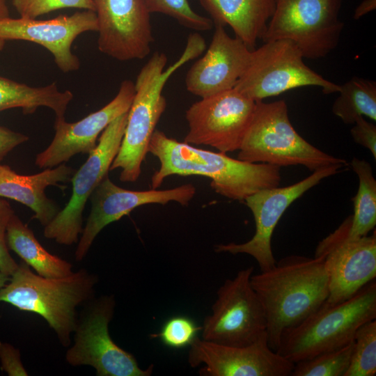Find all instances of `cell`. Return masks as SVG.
I'll use <instances>...</instances> for the list:
<instances>
[{
  "instance_id": "obj_12",
  "label": "cell",
  "mask_w": 376,
  "mask_h": 376,
  "mask_svg": "<svg viewBox=\"0 0 376 376\" xmlns=\"http://www.w3.org/2000/svg\"><path fill=\"white\" fill-rule=\"evenodd\" d=\"M255 106L234 88L201 98L186 111L189 130L184 142L224 153L239 150Z\"/></svg>"
},
{
  "instance_id": "obj_28",
  "label": "cell",
  "mask_w": 376,
  "mask_h": 376,
  "mask_svg": "<svg viewBox=\"0 0 376 376\" xmlns=\"http://www.w3.org/2000/svg\"><path fill=\"white\" fill-rule=\"evenodd\" d=\"M376 375V320L369 321L357 331L349 367L344 376Z\"/></svg>"
},
{
  "instance_id": "obj_39",
  "label": "cell",
  "mask_w": 376,
  "mask_h": 376,
  "mask_svg": "<svg viewBox=\"0 0 376 376\" xmlns=\"http://www.w3.org/2000/svg\"><path fill=\"white\" fill-rule=\"evenodd\" d=\"M5 44H6V40L0 38V51H1L3 49Z\"/></svg>"
},
{
  "instance_id": "obj_38",
  "label": "cell",
  "mask_w": 376,
  "mask_h": 376,
  "mask_svg": "<svg viewBox=\"0 0 376 376\" xmlns=\"http://www.w3.org/2000/svg\"><path fill=\"white\" fill-rule=\"evenodd\" d=\"M9 280V276L0 272V288L4 286Z\"/></svg>"
},
{
  "instance_id": "obj_30",
  "label": "cell",
  "mask_w": 376,
  "mask_h": 376,
  "mask_svg": "<svg viewBox=\"0 0 376 376\" xmlns=\"http://www.w3.org/2000/svg\"><path fill=\"white\" fill-rule=\"evenodd\" d=\"M201 329L192 318L175 315L168 319L159 332L150 334V338L159 339L170 348L182 349L191 345Z\"/></svg>"
},
{
  "instance_id": "obj_8",
  "label": "cell",
  "mask_w": 376,
  "mask_h": 376,
  "mask_svg": "<svg viewBox=\"0 0 376 376\" xmlns=\"http://www.w3.org/2000/svg\"><path fill=\"white\" fill-rule=\"evenodd\" d=\"M343 0H277L261 40H288L304 58L327 56L338 45L344 24L339 19Z\"/></svg>"
},
{
  "instance_id": "obj_27",
  "label": "cell",
  "mask_w": 376,
  "mask_h": 376,
  "mask_svg": "<svg viewBox=\"0 0 376 376\" xmlns=\"http://www.w3.org/2000/svg\"><path fill=\"white\" fill-rule=\"evenodd\" d=\"M354 340L336 350L294 363L290 376H344L350 362Z\"/></svg>"
},
{
  "instance_id": "obj_10",
  "label": "cell",
  "mask_w": 376,
  "mask_h": 376,
  "mask_svg": "<svg viewBox=\"0 0 376 376\" xmlns=\"http://www.w3.org/2000/svg\"><path fill=\"white\" fill-rule=\"evenodd\" d=\"M125 113L113 120L101 133L96 147L73 174L72 195L63 210L44 228V236L58 244L70 246L77 242L82 232L83 212L92 193L108 175L119 150L127 124Z\"/></svg>"
},
{
  "instance_id": "obj_4",
  "label": "cell",
  "mask_w": 376,
  "mask_h": 376,
  "mask_svg": "<svg viewBox=\"0 0 376 376\" xmlns=\"http://www.w3.org/2000/svg\"><path fill=\"white\" fill-rule=\"evenodd\" d=\"M97 281L85 269L62 278H47L22 263L0 288V302L40 315L62 345L68 347L79 322L76 309L92 299Z\"/></svg>"
},
{
  "instance_id": "obj_19",
  "label": "cell",
  "mask_w": 376,
  "mask_h": 376,
  "mask_svg": "<svg viewBox=\"0 0 376 376\" xmlns=\"http://www.w3.org/2000/svg\"><path fill=\"white\" fill-rule=\"evenodd\" d=\"M135 93L134 83L124 80L116 95L105 106L75 123L56 118L55 134L43 151L36 157L40 169L54 168L73 156L89 154L97 146V138L116 118L128 112Z\"/></svg>"
},
{
  "instance_id": "obj_21",
  "label": "cell",
  "mask_w": 376,
  "mask_h": 376,
  "mask_svg": "<svg viewBox=\"0 0 376 376\" xmlns=\"http://www.w3.org/2000/svg\"><path fill=\"white\" fill-rule=\"evenodd\" d=\"M75 172L63 163L36 174L24 175L0 164V198L12 199L27 206L34 212L33 218L45 227L61 210L56 203L46 196L45 189L70 182Z\"/></svg>"
},
{
  "instance_id": "obj_25",
  "label": "cell",
  "mask_w": 376,
  "mask_h": 376,
  "mask_svg": "<svg viewBox=\"0 0 376 376\" xmlns=\"http://www.w3.org/2000/svg\"><path fill=\"white\" fill-rule=\"evenodd\" d=\"M351 167L359 178L354 202V214L347 219L346 237L357 239L375 229L376 225V180L369 162L354 157Z\"/></svg>"
},
{
  "instance_id": "obj_36",
  "label": "cell",
  "mask_w": 376,
  "mask_h": 376,
  "mask_svg": "<svg viewBox=\"0 0 376 376\" xmlns=\"http://www.w3.org/2000/svg\"><path fill=\"white\" fill-rule=\"evenodd\" d=\"M375 8L376 0H363L354 10V19H359Z\"/></svg>"
},
{
  "instance_id": "obj_17",
  "label": "cell",
  "mask_w": 376,
  "mask_h": 376,
  "mask_svg": "<svg viewBox=\"0 0 376 376\" xmlns=\"http://www.w3.org/2000/svg\"><path fill=\"white\" fill-rule=\"evenodd\" d=\"M196 191L191 184L162 190H128L118 187L109 175L106 176L90 197L91 212L75 251L76 260L81 261L84 258L96 236L104 227L128 214L136 207L151 203L166 205L171 201L188 205Z\"/></svg>"
},
{
  "instance_id": "obj_33",
  "label": "cell",
  "mask_w": 376,
  "mask_h": 376,
  "mask_svg": "<svg viewBox=\"0 0 376 376\" xmlns=\"http://www.w3.org/2000/svg\"><path fill=\"white\" fill-rule=\"evenodd\" d=\"M350 130L355 143L368 149L376 159V126L366 120L363 116L359 117Z\"/></svg>"
},
{
  "instance_id": "obj_6",
  "label": "cell",
  "mask_w": 376,
  "mask_h": 376,
  "mask_svg": "<svg viewBox=\"0 0 376 376\" xmlns=\"http://www.w3.org/2000/svg\"><path fill=\"white\" fill-rule=\"evenodd\" d=\"M237 159L277 166L302 165L313 172L345 159L329 155L301 136L293 127L285 100L256 102L255 109L239 148Z\"/></svg>"
},
{
  "instance_id": "obj_2",
  "label": "cell",
  "mask_w": 376,
  "mask_h": 376,
  "mask_svg": "<svg viewBox=\"0 0 376 376\" xmlns=\"http://www.w3.org/2000/svg\"><path fill=\"white\" fill-rule=\"evenodd\" d=\"M251 284L263 305L267 342L274 351L283 334L315 313L329 295L322 256H285L271 269L253 274Z\"/></svg>"
},
{
  "instance_id": "obj_7",
  "label": "cell",
  "mask_w": 376,
  "mask_h": 376,
  "mask_svg": "<svg viewBox=\"0 0 376 376\" xmlns=\"http://www.w3.org/2000/svg\"><path fill=\"white\" fill-rule=\"evenodd\" d=\"M292 42L276 40L251 51L248 66L234 88L259 102L304 86H317L324 94L338 93L340 85L324 79L308 67Z\"/></svg>"
},
{
  "instance_id": "obj_16",
  "label": "cell",
  "mask_w": 376,
  "mask_h": 376,
  "mask_svg": "<svg viewBox=\"0 0 376 376\" xmlns=\"http://www.w3.org/2000/svg\"><path fill=\"white\" fill-rule=\"evenodd\" d=\"M189 365L203 366V376H289L294 363L273 350L266 334L245 346L224 345L198 338L189 346Z\"/></svg>"
},
{
  "instance_id": "obj_24",
  "label": "cell",
  "mask_w": 376,
  "mask_h": 376,
  "mask_svg": "<svg viewBox=\"0 0 376 376\" xmlns=\"http://www.w3.org/2000/svg\"><path fill=\"white\" fill-rule=\"evenodd\" d=\"M6 242L8 249L42 276L62 278L73 272L72 264L47 251L15 213L6 228Z\"/></svg>"
},
{
  "instance_id": "obj_29",
  "label": "cell",
  "mask_w": 376,
  "mask_h": 376,
  "mask_svg": "<svg viewBox=\"0 0 376 376\" xmlns=\"http://www.w3.org/2000/svg\"><path fill=\"white\" fill-rule=\"evenodd\" d=\"M149 13H161L176 20L180 25L196 31L211 29L210 17L196 13L187 0H143Z\"/></svg>"
},
{
  "instance_id": "obj_34",
  "label": "cell",
  "mask_w": 376,
  "mask_h": 376,
  "mask_svg": "<svg viewBox=\"0 0 376 376\" xmlns=\"http://www.w3.org/2000/svg\"><path fill=\"white\" fill-rule=\"evenodd\" d=\"M1 369L10 376L28 375L23 366L19 351L9 343L0 340Z\"/></svg>"
},
{
  "instance_id": "obj_37",
  "label": "cell",
  "mask_w": 376,
  "mask_h": 376,
  "mask_svg": "<svg viewBox=\"0 0 376 376\" xmlns=\"http://www.w3.org/2000/svg\"><path fill=\"white\" fill-rule=\"evenodd\" d=\"M10 17L9 9L4 0H0V19Z\"/></svg>"
},
{
  "instance_id": "obj_22",
  "label": "cell",
  "mask_w": 376,
  "mask_h": 376,
  "mask_svg": "<svg viewBox=\"0 0 376 376\" xmlns=\"http://www.w3.org/2000/svg\"><path fill=\"white\" fill-rule=\"evenodd\" d=\"M214 25H228L251 50L264 35L277 0H197Z\"/></svg>"
},
{
  "instance_id": "obj_14",
  "label": "cell",
  "mask_w": 376,
  "mask_h": 376,
  "mask_svg": "<svg viewBox=\"0 0 376 376\" xmlns=\"http://www.w3.org/2000/svg\"><path fill=\"white\" fill-rule=\"evenodd\" d=\"M347 219L318 245L315 256H322L328 276L326 301L348 299L376 277V232L354 240L346 237Z\"/></svg>"
},
{
  "instance_id": "obj_3",
  "label": "cell",
  "mask_w": 376,
  "mask_h": 376,
  "mask_svg": "<svg viewBox=\"0 0 376 376\" xmlns=\"http://www.w3.org/2000/svg\"><path fill=\"white\" fill-rule=\"evenodd\" d=\"M205 49L204 38L198 33H192L187 38L182 55L171 65L166 68V56L156 52L140 70L134 83L135 93L128 111L122 142L109 170L120 169V181L135 182L140 176L151 137L166 108L162 91L168 79Z\"/></svg>"
},
{
  "instance_id": "obj_13",
  "label": "cell",
  "mask_w": 376,
  "mask_h": 376,
  "mask_svg": "<svg viewBox=\"0 0 376 376\" xmlns=\"http://www.w3.org/2000/svg\"><path fill=\"white\" fill-rule=\"evenodd\" d=\"M345 167L343 165H333L322 168L293 185L264 189L249 196L244 201L253 215L256 224L253 236L244 243L217 244L215 251L233 255L248 254L257 261L260 272L271 269L276 262L272 249V237L285 211L295 200L322 179L339 173Z\"/></svg>"
},
{
  "instance_id": "obj_35",
  "label": "cell",
  "mask_w": 376,
  "mask_h": 376,
  "mask_svg": "<svg viewBox=\"0 0 376 376\" xmlns=\"http://www.w3.org/2000/svg\"><path fill=\"white\" fill-rule=\"evenodd\" d=\"M22 133L0 126V162L14 148L29 140Z\"/></svg>"
},
{
  "instance_id": "obj_20",
  "label": "cell",
  "mask_w": 376,
  "mask_h": 376,
  "mask_svg": "<svg viewBox=\"0 0 376 376\" xmlns=\"http://www.w3.org/2000/svg\"><path fill=\"white\" fill-rule=\"evenodd\" d=\"M251 51L240 39L230 37L224 26L214 25L207 51L186 75L187 90L202 98L233 88L248 66Z\"/></svg>"
},
{
  "instance_id": "obj_32",
  "label": "cell",
  "mask_w": 376,
  "mask_h": 376,
  "mask_svg": "<svg viewBox=\"0 0 376 376\" xmlns=\"http://www.w3.org/2000/svg\"><path fill=\"white\" fill-rule=\"evenodd\" d=\"M14 213L9 203L3 198H0V272L9 276L18 267L8 251L6 242V228Z\"/></svg>"
},
{
  "instance_id": "obj_18",
  "label": "cell",
  "mask_w": 376,
  "mask_h": 376,
  "mask_svg": "<svg viewBox=\"0 0 376 376\" xmlns=\"http://www.w3.org/2000/svg\"><path fill=\"white\" fill-rule=\"evenodd\" d=\"M88 31H97L96 14L90 10L46 20L22 17L0 19L1 38L6 41L25 40L42 46L52 54L58 68L65 73L80 68L72 45L80 34Z\"/></svg>"
},
{
  "instance_id": "obj_31",
  "label": "cell",
  "mask_w": 376,
  "mask_h": 376,
  "mask_svg": "<svg viewBox=\"0 0 376 376\" xmlns=\"http://www.w3.org/2000/svg\"><path fill=\"white\" fill-rule=\"evenodd\" d=\"M20 17L30 19L65 8H79L95 11L92 0H12Z\"/></svg>"
},
{
  "instance_id": "obj_23",
  "label": "cell",
  "mask_w": 376,
  "mask_h": 376,
  "mask_svg": "<svg viewBox=\"0 0 376 376\" xmlns=\"http://www.w3.org/2000/svg\"><path fill=\"white\" fill-rule=\"evenodd\" d=\"M73 97L70 91H60L56 82L33 87L0 76V112L20 108L28 115L45 107L54 111L56 118H63Z\"/></svg>"
},
{
  "instance_id": "obj_5",
  "label": "cell",
  "mask_w": 376,
  "mask_h": 376,
  "mask_svg": "<svg viewBox=\"0 0 376 376\" xmlns=\"http://www.w3.org/2000/svg\"><path fill=\"white\" fill-rule=\"evenodd\" d=\"M375 319V279L347 300L325 301L301 324L283 334L276 352L294 363L308 359L352 342L358 329Z\"/></svg>"
},
{
  "instance_id": "obj_26",
  "label": "cell",
  "mask_w": 376,
  "mask_h": 376,
  "mask_svg": "<svg viewBox=\"0 0 376 376\" xmlns=\"http://www.w3.org/2000/svg\"><path fill=\"white\" fill-rule=\"evenodd\" d=\"M332 105L333 113L345 124H353L360 116L376 120V83L354 77L342 85Z\"/></svg>"
},
{
  "instance_id": "obj_1",
  "label": "cell",
  "mask_w": 376,
  "mask_h": 376,
  "mask_svg": "<svg viewBox=\"0 0 376 376\" xmlns=\"http://www.w3.org/2000/svg\"><path fill=\"white\" fill-rule=\"evenodd\" d=\"M148 152L160 163L151 178L152 189L159 187L171 175H200L211 179L210 187L217 194L244 201L261 189L278 187L281 182L279 166L251 163L219 151L198 148L169 137L158 130L151 137Z\"/></svg>"
},
{
  "instance_id": "obj_11",
  "label": "cell",
  "mask_w": 376,
  "mask_h": 376,
  "mask_svg": "<svg viewBox=\"0 0 376 376\" xmlns=\"http://www.w3.org/2000/svg\"><path fill=\"white\" fill-rule=\"evenodd\" d=\"M115 303L114 297L109 295L92 303L85 317L78 322L74 343L65 359L73 366H92L97 376H150L153 366L142 369L135 357L116 344L109 334Z\"/></svg>"
},
{
  "instance_id": "obj_15",
  "label": "cell",
  "mask_w": 376,
  "mask_h": 376,
  "mask_svg": "<svg viewBox=\"0 0 376 376\" xmlns=\"http://www.w3.org/2000/svg\"><path fill=\"white\" fill-rule=\"evenodd\" d=\"M97 48L120 61L146 58L153 42L150 13L143 0H92Z\"/></svg>"
},
{
  "instance_id": "obj_9",
  "label": "cell",
  "mask_w": 376,
  "mask_h": 376,
  "mask_svg": "<svg viewBox=\"0 0 376 376\" xmlns=\"http://www.w3.org/2000/svg\"><path fill=\"white\" fill-rule=\"evenodd\" d=\"M253 267L239 271L218 289L212 313L201 326L202 338L230 345H250L266 334L263 305L251 284Z\"/></svg>"
}]
</instances>
